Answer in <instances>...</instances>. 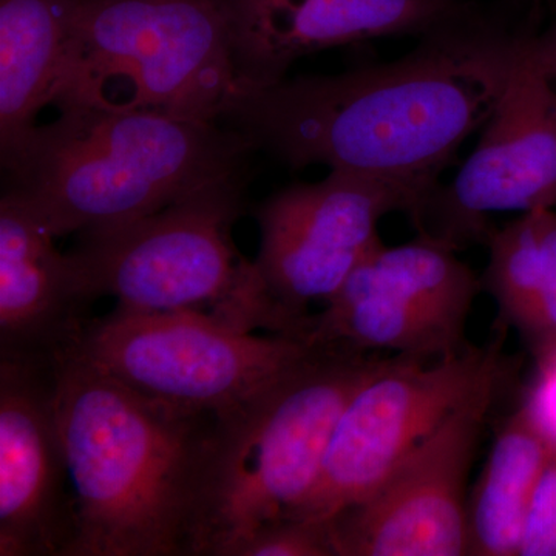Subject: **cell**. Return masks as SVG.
Masks as SVG:
<instances>
[{"mask_svg":"<svg viewBox=\"0 0 556 556\" xmlns=\"http://www.w3.org/2000/svg\"><path fill=\"white\" fill-rule=\"evenodd\" d=\"M526 36L455 9L396 61L237 86L219 121L292 169L318 164L431 193L492 116Z\"/></svg>","mask_w":556,"mask_h":556,"instance_id":"6da1fadb","label":"cell"},{"mask_svg":"<svg viewBox=\"0 0 556 556\" xmlns=\"http://www.w3.org/2000/svg\"><path fill=\"white\" fill-rule=\"evenodd\" d=\"M75 497L72 556H192L215 413L135 393L75 351L56 362Z\"/></svg>","mask_w":556,"mask_h":556,"instance_id":"7a4b0ae2","label":"cell"},{"mask_svg":"<svg viewBox=\"0 0 556 556\" xmlns=\"http://www.w3.org/2000/svg\"><path fill=\"white\" fill-rule=\"evenodd\" d=\"M230 127L160 110L70 105L9 166L10 192L54 237L155 214L244 177L254 152Z\"/></svg>","mask_w":556,"mask_h":556,"instance_id":"3957f363","label":"cell"},{"mask_svg":"<svg viewBox=\"0 0 556 556\" xmlns=\"http://www.w3.org/2000/svg\"><path fill=\"white\" fill-rule=\"evenodd\" d=\"M388 361L316 343L295 367L219 413L192 556H232L260 527L291 517L317 484L348 402Z\"/></svg>","mask_w":556,"mask_h":556,"instance_id":"277c9868","label":"cell"},{"mask_svg":"<svg viewBox=\"0 0 556 556\" xmlns=\"http://www.w3.org/2000/svg\"><path fill=\"white\" fill-rule=\"evenodd\" d=\"M243 178L201 190L155 214L84 230L70 252L87 298L116 308L200 311L248 331L305 339L306 327L270 298L254 262L233 247Z\"/></svg>","mask_w":556,"mask_h":556,"instance_id":"5b68a950","label":"cell"},{"mask_svg":"<svg viewBox=\"0 0 556 556\" xmlns=\"http://www.w3.org/2000/svg\"><path fill=\"white\" fill-rule=\"evenodd\" d=\"M236 87L222 0H84L54 105L217 123Z\"/></svg>","mask_w":556,"mask_h":556,"instance_id":"8992f818","label":"cell"},{"mask_svg":"<svg viewBox=\"0 0 556 556\" xmlns=\"http://www.w3.org/2000/svg\"><path fill=\"white\" fill-rule=\"evenodd\" d=\"M314 345L200 311L115 308L91 318L72 350L150 401L219 415L295 367Z\"/></svg>","mask_w":556,"mask_h":556,"instance_id":"52a82bcc","label":"cell"},{"mask_svg":"<svg viewBox=\"0 0 556 556\" xmlns=\"http://www.w3.org/2000/svg\"><path fill=\"white\" fill-rule=\"evenodd\" d=\"M501 340L437 361L391 357L348 402L317 484L291 518L329 521L361 503L456 409L501 388Z\"/></svg>","mask_w":556,"mask_h":556,"instance_id":"ba28073f","label":"cell"},{"mask_svg":"<svg viewBox=\"0 0 556 556\" xmlns=\"http://www.w3.org/2000/svg\"><path fill=\"white\" fill-rule=\"evenodd\" d=\"M428 195L409 182L345 170L274 193L255 211L262 243L254 263L270 298L311 331V302H327L382 244V218L404 212L413 219Z\"/></svg>","mask_w":556,"mask_h":556,"instance_id":"9c48e42d","label":"cell"},{"mask_svg":"<svg viewBox=\"0 0 556 556\" xmlns=\"http://www.w3.org/2000/svg\"><path fill=\"white\" fill-rule=\"evenodd\" d=\"M456 252L427 233L380 244L313 316L311 342L424 361L459 353L482 280Z\"/></svg>","mask_w":556,"mask_h":556,"instance_id":"30bf717a","label":"cell"},{"mask_svg":"<svg viewBox=\"0 0 556 556\" xmlns=\"http://www.w3.org/2000/svg\"><path fill=\"white\" fill-rule=\"evenodd\" d=\"M555 206L556 83L522 54L473 153L448 185L431 190L413 222L419 233L460 249L489 239L492 214Z\"/></svg>","mask_w":556,"mask_h":556,"instance_id":"8fae6325","label":"cell"},{"mask_svg":"<svg viewBox=\"0 0 556 556\" xmlns=\"http://www.w3.org/2000/svg\"><path fill=\"white\" fill-rule=\"evenodd\" d=\"M497 390L456 409L371 495L329 519L336 556H468V479Z\"/></svg>","mask_w":556,"mask_h":556,"instance_id":"7c38bea8","label":"cell"},{"mask_svg":"<svg viewBox=\"0 0 556 556\" xmlns=\"http://www.w3.org/2000/svg\"><path fill=\"white\" fill-rule=\"evenodd\" d=\"M56 362L0 361V556H72L75 497Z\"/></svg>","mask_w":556,"mask_h":556,"instance_id":"4fadbf2b","label":"cell"},{"mask_svg":"<svg viewBox=\"0 0 556 556\" xmlns=\"http://www.w3.org/2000/svg\"><path fill=\"white\" fill-rule=\"evenodd\" d=\"M237 86L287 78L318 51L396 35H424L455 0H222Z\"/></svg>","mask_w":556,"mask_h":556,"instance_id":"5bb4252c","label":"cell"},{"mask_svg":"<svg viewBox=\"0 0 556 556\" xmlns=\"http://www.w3.org/2000/svg\"><path fill=\"white\" fill-rule=\"evenodd\" d=\"M30 204L0 200V361L53 362L78 343L91 320L72 255Z\"/></svg>","mask_w":556,"mask_h":556,"instance_id":"9a60e30c","label":"cell"},{"mask_svg":"<svg viewBox=\"0 0 556 556\" xmlns=\"http://www.w3.org/2000/svg\"><path fill=\"white\" fill-rule=\"evenodd\" d=\"M84 0H0V156L20 155L40 110L56 102Z\"/></svg>","mask_w":556,"mask_h":556,"instance_id":"2e32d148","label":"cell"},{"mask_svg":"<svg viewBox=\"0 0 556 556\" xmlns=\"http://www.w3.org/2000/svg\"><path fill=\"white\" fill-rule=\"evenodd\" d=\"M555 438L529 401L507 417L468 495V556H518Z\"/></svg>","mask_w":556,"mask_h":556,"instance_id":"e0dca14e","label":"cell"},{"mask_svg":"<svg viewBox=\"0 0 556 556\" xmlns=\"http://www.w3.org/2000/svg\"><path fill=\"white\" fill-rule=\"evenodd\" d=\"M485 243L482 289L495 300L500 320L517 329L543 367L556 358V212H526L492 229Z\"/></svg>","mask_w":556,"mask_h":556,"instance_id":"ac0fdd59","label":"cell"},{"mask_svg":"<svg viewBox=\"0 0 556 556\" xmlns=\"http://www.w3.org/2000/svg\"><path fill=\"white\" fill-rule=\"evenodd\" d=\"M232 556H336L329 521L278 518L249 535Z\"/></svg>","mask_w":556,"mask_h":556,"instance_id":"d6986e66","label":"cell"},{"mask_svg":"<svg viewBox=\"0 0 556 556\" xmlns=\"http://www.w3.org/2000/svg\"><path fill=\"white\" fill-rule=\"evenodd\" d=\"M518 556H556V439L527 514Z\"/></svg>","mask_w":556,"mask_h":556,"instance_id":"ffe728a7","label":"cell"},{"mask_svg":"<svg viewBox=\"0 0 556 556\" xmlns=\"http://www.w3.org/2000/svg\"><path fill=\"white\" fill-rule=\"evenodd\" d=\"M522 54L556 83V22L538 35H527Z\"/></svg>","mask_w":556,"mask_h":556,"instance_id":"44dd1931","label":"cell"}]
</instances>
